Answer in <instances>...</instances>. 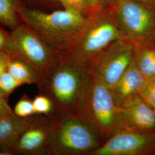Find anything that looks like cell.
I'll list each match as a JSON object with an SVG mask.
<instances>
[{"instance_id": "7", "label": "cell", "mask_w": 155, "mask_h": 155, "mask_svg": "<svg viewBox=\"0 0 155 155\" xmlns=\"http://www.w3.org/2000/svg\"><path fill=\"white\" fill-rule=\"evenodd\" d=\"M117 22L123 39L133 45H155V12L130 0H114Z\"/></svg>"}, {"instance_id": "16", "label": "cell", "mask_w": 155, "mask_h": 155, "mask_svg": "<svg viewBox=\"0 0 155 155\" xmlns=\"http://www.w3.org/2000/svg\"><path fill=\"white\" fill-rule=\"evenodd\" d=\"M20 4L18 0H0V24L11 31L22 23L18 12Z\"/></svg>"}, {"instance_id": "2", "label": "cell", "mask_w": 155, "mask_h": 155, "mask_svg": "<svg viewBox=\"0 0 155 155\" xmlns=\"http://www.w3.org/2000/svg\"><path fill=\"white\" fill-rule=\"evenodd\" d=\"M91 77L88 71L61 58L46 80L38 87L40 93L47 95L52 101L55 114H79L86 101Z\"/></svg>"}, {"instance_id": "6", "label": "cell", "mask_w": 155, "mask_h": 155, "mask_svg": "<svg viewBox=\"0 0 155 155\" xmlns=\"http://www.w3.org/2000/svg\"><path fill=\"white\" fill-rule=\"evenodd\" d=\"M81 114L100 134L103 143L119 129V107L110 87L91 75Z\"/></svg>"}, {"instance_id": "4", "label": "cell", "mask_w": 155, "mask_h": 155, "mask_svg": "<svg viewBox=\"0 0 155 155\" xmlns=\"http://www.w3.org/2000/svg\"><path fill=\"white\" fill-rule=\"evenodd\" d=\"M53 155H90L103 144L100 134L82 116L53 114Z\"/></svg>"}, {"instance_id": "9", "label": "cell", "mask_w": 155, "mask_h": 155, "mask_svg": "<svg viewBox=\"0 0 155 155\" xmlns=\"http://www.w3.org/2000/svg\"><path fill=\"white\" fill-rule=\"evenodd\" d=\"M54 117L35 114L12 145L13 155H53Z\"/></svg>"}, {"instance_id": "17", "label": "cell", "mask_w": 155, "mask_h": 155, "mask_svg": "<svg viewBox=\"0 0 155 155\" xmlns=\"http://www.w3.org/2000/svg\"><path fill=\"white\" fill-rule=\"evenodd\" d=\"M63 9L86 17L93 16L102 8L92 5L87 0H58Z\"/></svg>"}, {"instance_id": "20", "label": "cell", "mask_w": 155, "mask_h": 155, "mask_svg": "<svg viewBox=\"0 0 155 155\" xmlns=\"http://www.w3.org/2000/svg\"><path fill=\"white\" fill-rule=\"evenodd\" d=\"M13 111L16 116L22 118H27L35 115L33 100L27 94L23 95L15 106Z\"/></svg>"}, {"instance_id": "24", "label": "cell", "mask_w": 155, "mask_h": 155, "mask_svg": "<svg viewBox=\"0 0 155 155\" xmlns=\"http://www.w3.org/2000/svg\"><path fill=\"white\" fill-rule=\"evenodd\" d=\"M11 31H8L5 27L0 24V51H5L10 39Z\"/></svg>"}, {"instance_id": "26", "label": "cell", "mask_w": 155, "mask_h": 155, "mask_svg": "<svg viewBox=\"0 0 155 155\" xmlns=\"http://www.w3.org/2000/svg\"><path fill=\"white\" fill-rule=\"evenodd\" d=\"M92 5L99 8H104L113 4L114 0H87Z\"/></svg>"}, {"instance_id": "23", "label": "cell", "mask_w": 155, "mask_h": 155, "mask_svg": "<svg viewBox=\"0 0 155 155\" xmlns=\"http://www.w3.org/2000/svg\"><path fill=\"white\" fill-rule=\"evenodd\" d=\"M15 115L8 103V100L0 93V117Z\"/></svg>"}, {"instance_id": "11", "label": "cell", "mask_w": 155, "mask_h": 155, "mask_svg": "<svg viewBox=\"0 0 155 155\" xmlns=\"http://www.w3.org/2000/svg\"><path fill=\"white\" fill-rule=\"evenodd\" d=\"M119 130L155 132V110L140 95L125 101L119 107Z\"/></svg>"}, {"instance_id": "19", "label": "cell", "mask_w": 155, "mask_h": 155, "mask_svg": "<svg viewBox=\"0 0 155 155\" xmlns=\"http://www.w3.org/2000/svg\"><path fill=\"white\" fill-rule=\"evenodd\" d=\"M24 6L45 12L61 9V6L58 0H18Z\"/></svg>"}, {"instance_id": "12", "label": "cell", "mask_w": 155, "mask_h": 155, "mask_svg": "<svg viewBox=\"0 0 155 155\" xmlns=\"http://www.w3.org/2000/svg\"><path fill=\"white\" fill-rule=\"evenodd\" d=\"M147 81L133 61L127 70L111 88L118 106L128 98L139 94Z\"/></svg>"}, {"instance_id": "5", "label": "cell", "mask_w": 155, "mask_h": 155, "mask_svg": "<svg viewBox=\"0 0 155 155\" xmlns=\"http://www.w3.org/2000/svg\"><path fill=\"white\" fill-rule=\"evenodd\" d=\"M6 52L27 62L43 83L61 61V56L51 48L27 24L22 22L11 31Z\"/></svg>"}, {"instance_id": "14", "label": "cell", "mask_w": 155, "mask_h": 155, "mask_svg": "<svg viewBox=\"0 0 155 155\" xmlns=\"http://www.w3.org/2000/svg\"><path fill=\"white\" fill-rule=\"evenodd\" d=\"M7 70L20 84H36L40 83L37 72L27 62L11 54Z\"/></svg>"}, {"instance_id": "10", "label": "cell", "mask_w": 155, "mask_h": 155, "mask_svg": "<svg viewBox=\"0 0 155 155\" xmlns=\"http://www.w3.org/2000/svg\"><path fill=\"white\" fill-rule=\"evenodd\" d=\"M155 150V132L117 131L90 155H144Z\"/></svg>"}, {"instance_id": "15", "label": "cell", "mask_w": 155, "mask_h": 155, "mask_svg": "<svg viewBox=\"0 0 155 155\" xmlns=\"http://www.w3.org/2000/svg\"><path fill=\"white\" fill-rule=\"evenodd\" d=\"M133 45V61L139 71L147 80L155 78V45Z\"/></svg>"}, {"instance_id": "13", "label": "cell", "mask_w": 155, "mask_h": 155, "mask_svg": "<svg viewBox=\"0 0 155 155\" xmlns=\"http://www.w3.org/2000/svg\"><path fill=\"white\" fill-rule=\"evenodd\" d=\"M32 116L27 118L16 115L0 117V155H13L11 148L27 127Z\"/></svg>"}, {"instance_id": "18", "label": "cell", "mask_w": 155, "mask_h": 155, "mask_svg": "<svg viewBox=\"0 0 155 155\" xmlns=\"http://www.w3.org/2000/svg\"><path fill=\"white\" fill-rule=\"evenodd\" d=\"M33 107L35 114L51 116L55 114V105L47 95L40 93L33 100Z\"/></svg>"}, {"instance_id": "22", "label": "cell", "mask_w": 155, "mask_h": 155, "mask_svg": "<svg viewBox=\"0 0 155 155\" xmlns=\"http://www.w3.org/2000/svg\"><path fill=\"white\" fill-rule=\"evenodd\" d=\"M139 95L155 110V78L147 81Z\"/></svg>"}, {"instance_id": "25", "label": "cell", "mask_w": 155, "mask_h": 155, "mask_svg": "<svg viewBox=\"0 0 155 155\" xmlns=\"http://www.w3.org/2000/svg\"><path fill=\"white\" fill-rule=\"evenodd\" d=\"M11 54L5 51H0V76L7 70Z\"/></svg>"}, {"instance_id": "21", "label": "cell", "mask_w": 155, "mask_h": 155, "mask_svg": "<svg viewBox=\"0 0 155 155\" xmlns=\"http://www.w3.org/2000/svg\"><path fill=\"white\" fill-rule=\"evenodd\" d=\"M20 84L6 70L0 76V93L8 101L10 95Z\"/></svg>"}, {"instance_id": "8", "label": "cell", "mask_w": 155, "mask_h": 155, "mask_svg": "<svg viewBox=\"0 0 155 155\" xmlns=\"http://www.w3.org/2000/svg\"><path fill=\"white\" fill-rule=\"evenodd\" d=\"M133 58V44L125 39H118L100 54L89 72L111 89L130 66Z\"/></svg>"}, {"instance_id": "1", "label": "cell", "mask_w": 155, "mask_h": 155, "mask_svg": "<svg viewBox=\"0 0 155 155\" xmlns=\"http://www.w3.org/2000/svg\"><path fill=\"white\" fill-rule=\"evenodd\" d=\"M18 12L45 43L61 56L71 50L81 37L89 17L65 9L45 12L20 4Z\"/></svg>"}, {"instance_id": "3", "label": "cell", "mask_w": 155, "mask_h": 155, "mask_svg": "<svg viewBox=\"0 0 155 155\" xmlns=\"http://www.w3.org/2000/svg\"><path fill=\"white\" fill-rule=\"evenodd\" d=\"M120 39L123 38L113 4L89 17L80 39L61 58L89 71L100 54L113 42Z\"/></svg>"}, {"instance_id": "27", "label": "cell", "mask_w": 155, "mask_h": 155, "mask_svg": "<svg viewBox=\"0 0 155 155\" xmlns=\"http://www.w3.org/2000/svg\"><path fill=\"white\" fill-rule=\"evenodd\" d=\"M130 1L139 3L140 4L145 6L152 9H153V8L155 6V0H130Z\"/></svg>"}]
</instances>
